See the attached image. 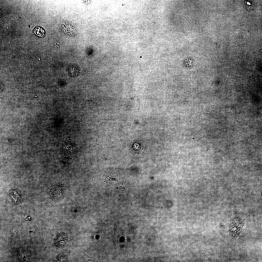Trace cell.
<instances>
[{"mask_svg":"<svg viewBox=\"0 0 262 262\" xmlns=\"http://www.w3.org/2000/svg\"><path fill=\"white\" fill-rule=\"evenodd\" d=\"M63 186L61 185H54L51 189L50 196L51 199L54 201H58L62 198L64 195Z\"/></svg>","mask_w":262,"mask_h":262,"instance_id":"6da1fadb","label":"cell"},{"mask_svg":"<svg viewBox=\"0 0 262 262\" xmlns=\"http://www.w3.org/2000/svg\"><path fill=\"white\" fill-rule=\"evenodd\" d=\"M68 236L64 233H61L58 234L55 240V245L58 247L63 246L67 242Z\"/></svg>","mask_w":262,"mask_h":262,"instance_id":"7a4b0ae2","label":"cell"},{"mask_svg":"<svg viewBox=\"0 0 262 262\" xmlns=\"http://www.w3.org/2000/svg\"><path fill=\"white\" fill-rule=\"evenodd\" d=\"M66 144H65L63 146L62 149V153L63 155V156H67L70 157V156H73L72 155L74 154L75 153V150L74 148L73 149V148H72L73 146H74V145L73 146H72V143H66Z\"/></svg>","mask_w":262,"mask_h":262,"instance_id":"3957f363","label":"cell"},{"mask_svg":"<svg viewBox=\"0 0 262 262\" xmlns=\"http://www.w3.org/2000/svg\"><path fill=\"white\" fill-rule=\"evenodd\" d=\"M232 223L231 225L230 228L231 230L230 232H231L232 234L233 235L237 234L240 231L242 226V224L239 221H236V222L234 221Z\"/></svg>","mask_w":262,"mask_h":262,"instance_id":"277c9868","label":"cell"},{"mask_svg":"<svg viewBox=\"0 0 262 262\" xmlns=\"http://www.w3.org/2000/svg\"><path fill=\"white\" fill-rule=\"evenodd\" d=\"M68 71L69 74L72 76H77L79 74V70L75 65L70 66L69 68Z\"/></svg>","mask_w":262,"mask_h":262,"instance_id":"5b68a950","label":"cell"},{"mask_svg":"<svg viewBox=\"0 0 262 262\" xmlns=\"http://www.w3.org/2000/svg\"><path fill=\"white\" fill-rule=\"evenodd\" d=\"M33 31L34 33L39 37H44L45 36V31L43 28L37 26L35 27Z\"/></svg>","mask_w":262,"mask_h":262,"instance_id":"8992f818","label":"cell"}]
</instances>
